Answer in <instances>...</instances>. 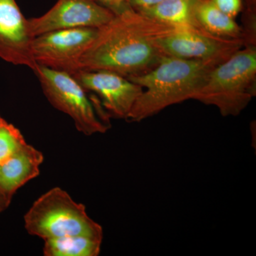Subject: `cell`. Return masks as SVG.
Masks as SVG:
<instances>
[{
	"instance_id": "obj_1",
	"label": "cell",
	"mask_w": 256,
	"mask_h": 256,
	"mask_svg": "<svg viewBox=\"0 0 256 256\" xmlns=\"http://www.w3.org/2000/svg\"><path fill=\"white\" fill-rule=\"evenodd\" d=\"M175 28L130 6L98 28L80 58V70H106L126 78L148 73L168 56L160 40Z\"/></svg>"
},
{
	"instance_id": "obj_2",
	"label": "cell",
	"mask_w": 256,
	"mask_h": 256,
	"mask_svg": "<svg viewBox=\"0 0 256 256\" xmlns=\"http://www.w3.org/2000/svg\"><path fill=\"white\" fill-rule=\"evenodd\" d=\"M222 62L166 56L150 72L129 77L143 92L128 122H141L166 108L192 100L210 70Z\"/></svg>"
},
{
	"instance_id": "obj_3",
	"label": "cell",
	"mask_w": 256,
	"mask_h": 256,
	"mask_svg": "<svg viewBox=\"0 0 256 256\" xmlns=\"http://www.w3.org/2000/svg\"><path fill=\"white\" fill-rule=\"evenodd\" d=\"M256 95V45H245L210 70L192 100L238 116Z\"/></svg>"
},
{
	"instance_id": "obj_4",
	"label": "cell",
	"mask_w": 256,
	"mask_h": 256,
	"mask_svg": "<svg viewBox=\"0 0 256 256\" xmlns=\"http://www.w3.org/2000/svg\"><path fill=\"white\" fill-rule=\"evenodd\" d=\"M24 227L30 235L44 240L76 235L104 238L102 227L88 215L86 206L60 188L34 202L24 216Z\"/></svg>"
},
{
	"instance_id": "obj_5",
	"label": "cell",
	"mask_w": 256,
	"mask_h": 256,
	"mask_svg": "<svg viewBox=\"0 0 256 256\" xmlns=\"http://www.w3.org/2000/svg\"><path fill=\"white\" fill-rule=\"evenodd\" d=\"M44 94L52 106L73 120L76 128L85 136L105 133L110 128L107 114L98 110L97 102L73 76L38 65L34 72Z\"/></svg>"
},
{
	"instance_id": "obj_6",
	"label": "cell",
	"mask_w": 256,
	"mask_h": 256,
	"mask_svg": "<svg viewBox=\"0 0 256 256\" xmlns=\"http://www.w3.org/2000/svg\"><path fill=\"white\" fill-rule=\"evenodd\" d=\"M98 28H74L47 32L34 37L32 53L38 65L73 75L96 36Z\"/></svg>"
},
{
	"instance_id": "obj_7",
	"label": "cell",
	"mask_w": 256,
	"mask_h": 256,
	"mask_svg": "<svg viewBox=\"0 0 256 256\" xmlns=\"http://www.w3.org/2000/svg\"><path fill=\"white\" fill-rule=\"evenodd\" d=\"M168 56L224 62L245 46L242 40L223 38L197 26L176 28L160 40Z\"/></svg>"
},
{
	"instance_id": "obj_8",
	"label": "cell",
	"mask_w": 256,
	"mask_h": 256,
	"mask_svg": "<svg viewBox=\"0 0 256 256\" xmlns=\"http://www.w3.org/2000/svg\"><path fill=\"white\" fill-rule=\"evenodd\" d=\"M72 76L88 92L97 96L106 114L112 118L128 121L143 92L136 82L112 72L80 70Z\"/></svg>"
},
{
	"instance_id": "obj_9",
	"label": "cell",
	"mask_w": 256,
	"mask_h": 256,
	"mask_svg": "<svg viewBox=\"0 0 256 256\" xmlns=\"http://www.w3.org/2000/svg\"><path fill=\"white\" fill-rule=\"evenodd\" d=\"M114 15L96 0H58L44 14L28 20V28L33 37L66 28H98Z\"/></svg>"
},
{
	"instance_id": "obj_10",
	"label": "cell",
	"mask_w": 256,
	"mask_h": 256,
	"mask_svg": "<svg viewBox=\"0 0 256 256\" xmlns=\"http://www.w3.org/2000/svg\"><path fill=\"white\" fill-rule=\"evenodd\" d=\"M33 38L16 0H0V58L34 72L38 64L32 53Z\"/></svg>"
},
{
	"instance_id": "obj_11",
	"label": "cell",
	"mask_w": 256,
	"mask_h": 256,
	"mask_svg": "<svg viewBox=\"0 0 256 256\" xmlns=\"http://www.w3.org/2000/svg\"><path fill=\"white\" fill-rule=\"evenodd\" d=\"M44 156L28 143L6 160L0 162V190L10 198L18 188L38 176Z\"/></svg>"
},
{
	"instance_id": "obj_12",
	"label": "cell",
	"mask_w": 256,
	"mask_h": 256,
	"mask_svg": "<svg viewBox=\"0 0 256 256\" xmlns=\"http://www.w3.org/2000/svg\"><path fill=\"white\" fill-rule=\"evenodd\" d=\"M193 14L198 28L205 31L223 38L244 40L242 26L210 0H193Z\"/></svg>"
},
{
	"instance_id": "obj_13",
	"label": "cell",
	"mask_w": 256,
	"mask_h": 256,
	"mask_svg": "<svg viewBox=\"0 0 256 256\" xmlns=\"http://www.w3.org/2000/svg\"><path fill=\"white\" fill-rule=\"evenodd\" d=\"M136 11L175 28H198L193 14V0H163Z\"/></svg>"
},
{
	"instance_id": "obj_14",
	"label": "cell",
	"mask_w": 256,
	"mask_h": 256,
	"mask_svg": "<svg viewBox=\"0 0 256 256\" xmlns=\"http://www.w3.org/2000/svg\"><path fill=\"white\" fill-rule=\"evenodd\" d=\"M45 256H98L102 240L76 235L44 240Z\"/></svg>"
},
{
	"instance_id": "obj_15",
	"label": "cell",
	"mask_w": 256,
	"mask_h": 256,
	"mask_svg": "<svg viewBox=\"0 0 256 256\" xmlns=\"http://www.w3.org/2000/svg\"><path fill=\"white\" fill-rule=\"evenodd\" d=\"M25 142L18 128L3 118L0 120V162L14 154Z\"/></svg>"
},
{
	"instance_id": "obj_16",
	"label": "cell",
	"mask_w": 256,
	"mask_h": 256,
	"mask_svg": "<svg viewBox=\"0 0 256 256\" xmlns=\"http://www.w3.org/2000/svg\"><path fill=\"white\" fill-rule=\"evenodd\" d=\"M242 25L245 45H256V0H242Z\"/></svg>"
},
{
	"instance_id": "obj_17",
	"label": "cell",
	"mask_w": 256,
	"mask_h": 256,
	"mask_svg": "<svg viewBox=\"0 0 256 256\" xmlns=\"http://www.w3.org/2000/svg\"><path fill=\"white\" fill-rule=\"evenodd\" d=\"M224 14L235 18L242 10V0H210Z\"/></svg>"
},
{
	"instance_id": "obj_18",
	"label": "cell",
	"mask_w": 256,
	"mask_h": 256,
	"mask_svg": "<svg viewBox=\"0 0 256 256\" xmlns=\"http://www.w3.org/2000/svg\"><path fill=\"white\" fill-rule=\"evenodd\" d=\"M101 4L110 9L114 14H117L130 8L128 0H97Z\"/></svg>"
},
{
	"instance_id": "obj_19",
	"label": "cell",
	"mask_w": 256,
	"mask_h": 256,
	"mask_svg": "<svg viewBox=\"0 0 256 256\" xmlns=\"http://www.w3.org/2000/svg\"><path fill=\"white\" fill-rule=\"evenodd\" d=\"M163 0H128L130 6L134 10L142 9V8L150 6L152 5L158 4Z\"/></svg>"
},
{
	"instance_id": "obj_20",
	"label": "cell",
	"mask_w": 256,
	"mask_h": 256,
	"mask_svg": "<svg viewBox=\"0 0 256 256\" xmlns=\"http://www.w3.org/2000/svg\"><path fill=\"white\" fill-rule=\"evenodd\" d=\"M11 201L12 198L0 190V214L9 206Z\"/></svg>"
},
{
	"instance_id": "obj_21",
	"label": "cell",
	"mask_w": 256,
	"mask_h": 256,
	"mask_svg": "<svg viewBox=\"0 0 256 256\" xmlns=\"http://www.w3.org/2000/svg\"><path fill=\"white\" fill-rule=\"evenodd\" d=\"M2 119V118L1 116H0V120H1Z\"/></svg>"
}]
</instances>
